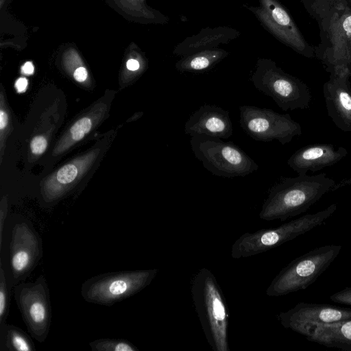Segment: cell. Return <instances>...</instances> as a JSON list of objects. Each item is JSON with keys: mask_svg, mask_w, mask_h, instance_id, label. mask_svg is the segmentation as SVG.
<instances>
[{"mask_svg": "<svg viewBox=\"0 0 351 351\" xmlns=\"http://www.w3.org/2000/svg\"><path fill=\"white\" fill-rule=\"evenodd\" d=\"M8 214V199L4 196L0 204V247H2L3 232L5 219Z\"/></svg>", "mask_w": 351, "mask_h": 351, "instance_id": "obj_28", "label": "cell"}, {"mask_svg": "<svg viewBox=\"0 0 351 351\" xmlns=\"http://www.w3.org/2000/svg\"><path fill=\"white\" fill-rule=\"evenodd\" d=\"M337 208V204L334 203L324 210L304 215L278 227L246 232L233 243L231 256L234 259L247 258L278 247L322 225Z\"/></svg>", "mask_w": 351, "mask_h": 351, "instance_id": "obj_3", "label": "cell"}, {"mask_svg": "<svg viewBox=\"0 0 351 351\" xmlns=\"http://www.w3.org/2000/svg\"><path fill=\"white\" fill-rule=\"evenodd\" d=\"M346 2L348 5L351 8V0H346Z\"/></svg>", "mask_w": 351, "mask_h": 351, "instance_id": "obj_33", "label": "cell"}, {"mask_svg": "<svg viewBox=\"0 0 351 351\" xmlns=\"http://www.w3.org/2000/svg\"><path fill=\"white\" fill-rule=\"evenodd\" d=\"M251 81L258 90L270 97L284 111L310 107L312 95L308 85L271 61L259 64Z\"/></svg>", "mask_w": 351, "mask_h": 351, "instance_id": "obj_8", "label": "cell"}, {"mask_svg": "<svg viewBox=\"0 0 351 351\" xmlns=\"http://www.w3.org/2000/svg\"><path fill=\"white\" fill-rule=\"evenodd\" d=\"M10 249L12 274L18 282L26 278L42 258V240L32 225L18 223L12 228Z\"/></svg>", "mask_w": 351, "mask_h": 351, "instance_id": "obj_12", "label": "cell"}, {"mask_svg": "<svg viewBox=\"0 0 351 351\" xmlns=\"http://www.w3.org/2000/svg\"><path fill=\"white\" fill-rule=\"evenodd\" d=\"M34 65L31 62H27L22 66V71L25 75H32L34 73Z\"/></svg>", "mask_w": 351, "mask_h": 351, "instance_id": "obj_31", "label": "cell"}, {"mask_svg": "<svg viewBox=\"0 0 351 351\" xmlns=\"http://www.w3.org/2000/svg\"><path fill=\"white\" fill-rule=\"evenodd\" d=\"M93 351H138V348L123 339L103 338L89 343Z\"/></svg>", "mask_w": 351, "mask_h": 351, "instance_id": "obj_23", "label": "cell"}, {"mask_svg": "<svg viewBox=\"0 0 351 351\" xmlns=\"http://www.w3.org/2000/svg\"><path fill=\"white\" fill-rule=\"evenodd\" d=\"M184 133L228 139L233 134L229 112L216 105L204 104L186 121Z\"/></svg>", "mask_w": 351, "mask_h": 351, "instance_id": "obj_17", "label": "cell"}, {"mask_svg": "<svg viewBox=\"0 0 351 351\" xmlns=\"http://www.w3.org/2000/svg\"><path fill=\"white\" fill-rule=\"evenodd\" d=\"M330 300L335 303L351 306V287H346L333 293L330 296Z\"/></svg>", "mask_w": 351, "mask_h": 351, "instance_id": "obj_26", "label": "cell"}, {"mask_svg": "<svg viewBox=\"0 0 351 351\" xmlns=\"http://www.w3.org/2000/svg\"><path fill=\"white\" fill-rule=\"evenodd\" d=\"M9 313V294L5 272L0 264V326L6 323Z\"/></svg>", "mask_w": 351, "mask_h": 351, "instance_id": "obj_25", "label": "cell"}, {"mask_svg": "<svg viewBox=\"0 0 351 351\" xmlns=\"http://www.w3.org/2000/svg\"><path fill=\"white\" fill-rule=\"evenodd\" d=\"M106 109L105 104H98L88 114L75 121L56 145L53 155L58 156L64 153L82 140L102 119Z\"/></svg>", "mask_w": 351, "mask_h": 351, "instance_id": "obj_19", "label": "cell"}, {"mask_svg": "<svg viewBox=\"0 0 351 351\" xmlns=\"http://www.w3.org/2000/svg\"><path fill=\"white\" fill-rule=\"evenodd\" d=\"M301 335L310 341L328 348L351 351V319L312 325L307 327Z\"/></svg>", "mask_w": 351, "mask_h": 351, "instance_id": "obj_18", "label": "cell"}, {"mask_svg": "<svg viewBox=\"0 0 351 351\" xmlns=\"http://www.w3.org/2000/svg\"><path fill=\"white\" fill-rule=\"evenodd\" d=\"M158 272V269H146L101 274L82 283L81 295L88 303L111 306L139 293Z\"/></svg>", "mask_w": 351, "mask_h": 351, "instance_id": "obj_6", "label": "cell"}, {"mask_svg": "<svg viewBox=\"0 0 351 351\" xmlns=\"http://www.w3.org/2000/svg\"><path fill=\"white\" fill-rule=\"evenodd\" d=\"M278 319L284 328L301 335L312 325L351 319V308L301 302L289 310L280 312Z\"/></svg>", "mask_w": 351, "mask_h": 351, "instance_id": "obj_13", "label": "cell"}, {"mask_svg": "<svg viewBox=\"0 0 351 351\" xmlns=\"http://www.w3.org/2000/svg\"><path fill=\"white\" fill-rule=\"evenodd\" d=\"M254 12L267 28L281 42L299 54L312 58L315 47L305 40L287 11L276 0H259Z\"/></svg>", "mask_w": 351, "mask_h": 351, "instance_id": "obj_11", "label": "cell"}, {"mask_svg": "<svg viewBox=\"0 0 351 351\" xmlns=\"http://www.w3.org/2000/svg\"><path fill=\"white\" fill-rule=\"evenodd\" d=\"M87 77L88 72L86 69L83 66L77 68L73 73L74 79L79 82H84L87 79Z\"/></svg>", "mask_w": 351, "mask_h": 351, "instance_id": "obj_29", "label": "cell"}, {"mask_svg": "<svg viewBox=\"0 0 351 351\" xmlns=\"http://www.w3.org/2000/svg\"><path fill=\"white\" fill-rule=\"evenodd\" d=\"M3 92L1 93L0 101V152H1V163L3 155L4 143L6 138V135L8 134L11 129V119L10 113L8 110L6 103L5 102Z\"/></svg>", "mask_w": 351, "mask_h": 351, "instance_id": "obj_24", "label": "cell"}, {"mask_svg": "<svg viewBox=\"0 0 351 351\" xmlns=\"http://www.w3.org/2000/svg\"><path fill=\"white\" fill-rule=\"evenodd\" d=\"M16 303L29 334L42 343L47 337L51 323L50 294L45 277L21 282L14 288Z\"/></svg>", "mask_w": 351, "mask_h": 351, "instance_id": "obj_10", "label": "cell"}, {"mask_svg": "<svg viewBox=\"0 0 351 351\" xmlns=\"http://www.w3.org/2000/svg\"><path fill=\"white\" fill-rule=\"evenodd\" d=\"M348 154L342 146L331 143H315L305 145L296 150L287 160V165L298 175H306L308 171L316 172L331 167Z\"/></svg>", "mask_w": 351, "mask_h": 351, "instance_id": "obj_16", "label": "cell"}, {"mask_svg": "<svg viewBox=\"0 0 351 351\" xmlns=\"http://www.w3.org/2000/svg\"><path fill=\"white\" fill-rule=\"evenodd\" d=\"M1 348L9 351H35L31 337L20 328L6 323L0 326Z\"/></svg>", "mask_w": 351, "mask_h": 351, "instance_id": "obj_20", "label": "cell"}, {"mask_svg": "<svg viewBox=\"0 0 351 351\" xmlns=\"http://www.w3.org/2000/svg\"><path fill=\"white\" fill-rule=\"evenodd\" d=\"M27 84L28 82L25 77H20L16 80L15 87L19 93H23L26 90Z\"/></svg>", "mask_w": 351, "mask_h": 351, "instance_id": "obj_30", "label": "cell"}, {"mask_svg": "<svg viewBox=\"0 0 351 351\" xmlns=\"http://www.w3.org/2000/svg\"><path fill=\"white\" fill-rule=\"evenodd\" d=\"M317 23L320 43L315 47V57L328 73L351 77V8L335 11Z\"/></svg>", "mask_w": 351, "mask_h": 351, "instance_id": "obj_5", "label": "cell"}, {"mask_svg": "<svg viewBox=\"0 0 351 351\" xmlns=\"http://www.w3.org/2000/svg\"><path fill=\"white\" fill-rule=\"evenodd\" d=\"M195 311L206 340L213 351H230L228 341L229 310L213 274L200 269L191 282Z\"/></svg>", "mask_w": 351, "mask_h": 351, "instance_id": "obj_2", "label": "cell"}, {"mask_svg": "<svg viewBox=\"0 0 351 351\" xmlns=\"http://www.w3.org/2000/svg\"><path fill=\"white\" fill-rule=\"evenodd\" d=\"M100 152L97 148L77 157L47 177L42 186V195L47 202L56 201L72 189L90 169Z\"/></svg>", "mask_w": 351, "mask_h": 351, "instance_id": "obj_14", "label": "cell"}, {"mask_svg": "<svg viewBox=\"0 0 351 351\" xmlns=\"http://www.w3.org/2000/svg\"><path fill=\"white\" fill-rule=\"evenodd\" d=\"M336 186L335 181L325 173L281 178L269 189L259 217L265 221H285L299 215Z\"/></svg>", "mask_w": 351, "mask_h": 351, "instance_id": "obj_1", "label": "cell"}, {"mask_svg": "<svg viewBox=\"0 0 351 351\" xmlns=\"http://www.w3.org/2000/svg\"><path fill=\"white\" fill-rule=\"evenodd\" d=\"M306 11L317 22L348 6L346 0H301Z\"/></svg>", "mask_w": 351, "mask_h": 351, "instance_id": "obj_22", "label": "cell"}, {"mask_svg": "<svg viewBox=\"0 0 351 351\" xmlns=\"http://www.w3.org/2000/svg\"><path fill=\"white\" fill-rule=\"evenodd\" d=\"M127 68L130 71H136L139 69V62L134 59H130L126 64Z\"/></svg>", "mask_w": 351, "mask_h": 351, "instance_id": "obj_32", "label": "cell"}, {"mask_svg": "<svg viewBox=\"0 0 351 351\" xmlns=\"http://www.w3.org/2000/svg\"><path fill=\"white\" fill-rule=\"evenodd\" d=\"M347 73H330L323 85L328 117L340 130L351 132V83Z\"/></svg>", "mask_w": 351, "mask_h": 351, "instance_id": "obj_15", "label": "cell"}, {"mask_svg": "<svg viewBox=\"0 0 351 351\" xmlns=\"http://www.w3.org/2000/svg\"><path fill=\"white\" fill-rule=\"evenodd\" d=\"M190 145L195 158L215 176L244 177L258 169L256 162L232 142L197 135L191 136Z\"/></svg>", "mask_w": 351, "mask_h": 351, "instance_id": "obj_7", "label": "cell"}, {"mask_svg": "<svg viewBox=\"0 0 351 351\" xmlns=\"http://www.w3.org/2000/svg\"><path fill=\"white\" fill-rule=\"evenodd\" d=\"M341 248L339 245H326L297 257L272 280L267 295L279 297L306 289L328 269Z\"/></svg>", "mask_w": 351, "mask_h": 351, "instance_id": "obj_4", "label": "cell"}, {"mask_svg": "<svg viewBox=\"0 0 351 351\" xmlns=\"http://www.w3.org/2000/svg\"><path fill=\"white\" fill-rule=\"evenodd\" d=\"M239 109L240 126L255 141L269 142L276 140L284 145L302 133L300 124L289 114L247 105L240 106Z\"/></svg>", "mask_w": 351, "mask_h": 351, "instance_id": "obj_9", "label": "cell"}, {"mask_svg": "<svg viewBox=\"0 0 351 351\" xmlns=\"http://www.w3.org/2000/svg\"><path fill=\"white\" fill-rule=\"evenodd\" d=\"M226 56L221 51H205L182 60L176 64L178 70L182 72L199 73L211 68Z\"/></svg>", "mask_w": 351, "mask_h": 351, "instance_id": "obj_21", "label": "cell"}, {"mask_svg": "<svg viewBox=\"0 0 351 351\" xmlns=\"http://www.w3.org/2000/svg\"><path fill=\"white\" fill-rule=\"evenodd\" d=\"M47 147V141L44 136H34L30 143L31 152L34 155H41L45 152Z\"/></svg>", "mask_w": 351, "mask_h": 351, "instance_id": "obj_27", "label": "cell"}]
</instances>
